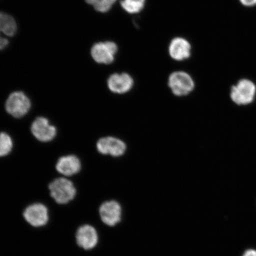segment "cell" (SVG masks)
I'll return each instance as SVG.
<instances>
[{"label":"cell","mask_w":256,"mask_h":256,"mask_svg":"<svg viewBox=\"0 0 256 256\" xmlns=\"http://www.w3.org/2000/svg\"><path fill=\"white\" fill-rule=\"evenodd\" d=\"M50 196L60 204H68L74 199L76 188L72 182L65 178L55 179L49 185Z\"/></svg>","instance_id":"obj_1"},{"label":"cell","mask_w":256,"mask_h":256,"mask_svg":"<svg viewBox=\"0 0 256 256\" xmlns=\"http://www.w3.org/2000/svg\"><path fill=\"white\" fill-rule=\"evenodd\" d=\"M239 1L246 7H252L256 6V0H239Z\"/></svg>","instance_id":"obj_19"},{"label":"cell","mask_w":256,"mask_h":256,"mask_svg":"<svg viewBox=\"0 0 256 256\" xmlns=\"http://www.w3.org/2000/svg\"><path fill=\"white\" fill-rule=\"evenodd\" d=\"M134 80L127 73L114 74L108 80V86L114 94H123L132 88Z\"/></svg>","instance_id":"obj_11"},{"label":"cell","mask_w":256,"mask_h":256,"mask_svg":"<svg viewBox=\"0 0 256 256\" xmlns=\"http://www.w3.org/2000/svg\"><path fill=\"white\" fill-rule=\"evenodd\" d=\"M95 10L104 14L110 10L117 0H85Z\"/></svg>","instance_id":"obj_16"},{"label":"cell","mask_w":256,"mask_h":256,"mask_svg":"<svg viewBox=\"0 0 256 256\" xmlns=\"http://www.w3.org/2000/svg\"><path fill=\"white\" fill-rule=\"evenodd\" d=\"M99 215L105 225L113 227L120 222L122 218V208L116 200L106 201L99 208Z\"/></svg>","instance_id":"obj_6"},{"label":"cell","mask_w":256,"mask_h":256,"mask_svg":"<svg viewBox=\"0 0 256 256\" xmlns=\"http://www.w3.org/2000/svg\"><path fill=\"white\" fill-rule=\"evenodd\" d=\"M14 148L12 137L6 132L0 133V158L9 154Z\"/></svg>","instance_id":"obj_15"},{"label":"cell","mask_w":256,"mask_h":256,"mask_svg":"<svg viewBox=\"0 0 256 256\" xmlns=\"http://www.w3.org/2000/svg\"><path fill=\"white\" fill-rule=\"evenodd\" d=\"M82 163L78 156L68 155L62 156L56 162L58 172L66 177L78 174L81 170Z\"/></svg>","instance_id":"obj_12"},{"label":"cell","mask_w":256,"mask_h":256,"mask_svg":"<svg viewBox=\"0 0 256 256\" xmlns=\"http://www.w3.org/2000/svg\"><path fill=\"white\" fill-rule=\"evenodd\" d=\"M256 96V86L248 79L240 80L230 91L232 100L238 106H246L252 103Z\"/></svg>","instance_id":"obj_2"},{"label":"cell","mask_w":256,"mask_h":256,"mask_svg":"<svg viewBox=\"0 0 256 256\" xmlns=\"http://www.w3.org/2000/svg\"><path fill=\"white\" fill-rule=\"evenodd\" d=\"M31 132L35 138L42 142H50L55 138L57 130L49 120L44 117H38L32 124Z\"/></svg>","instance_id":"obj_9"},{"label":"cell","mask_w":256,"mask_h":256,"mask_svg":"<svg viewBox=\"0 0 256 256\" xmlns=\"http://www.w3.org/2000/svg\"><path fill=\"white\" fill-rule=\"evenodd\" d=\"M98 234L94 226L84 224L76 230V241L80 248L84 250H91L98 244Z\"/></svg>","instance_id":"obj_10"},{"label":"cell","mask_w":256,"mask_h":256,"mask_svg":"<svg viewBox=\"0 0 256 256\" xmlns=\"http://www.w3.org/2000/svg\"><path fill=\"white\" fill-rule=\"evenodd\" d=\"M118 46L114 42L107 41L95 44L92 48L91 55L98 64L108 65L114 62Z\"/></svg>","instance_id":"obj_7"},{"label":"cell","mask_w":256,"mask_h":256,"mask_svg":"<svg viewBox=\"0 0 256 256\" xmlns=\"http://www.w3.org/2000/svg\"><path fill=\"white\" fill-rule=\"evenodd\" d=\"M168 85L175 96H184L190 94L194 88L192 76L184 72H176L169 76Z\"/></svg>","instance_id":"obj_4"},{"label":"cell","mask_w":256,"mask_h":256,"mask_svg":"<svg viewBox=\"0 0 256 256\" xmlns=\"http://www.w3.org/2000/svg\"><path fill=\"white\" fill-rule=\"evenodd\" d=\"M241 256H256V248H250L246 249Z\"/></svg>","instance_id":"obj_18"},{"label":"cell","mask_w":256,"mask_h":256,"mask_svg":"<svg viewBox=\"0 0 256 256\" xmlns=\"http://www.w3.org/2000/svg\"><path fill=\"white\" fill-rule=\"evenodd\" d=\"M146 0H122L120 6L130 14H137L145 7Z\"/></svg>","instance_id":"obj_14"},{"label":"cell","mask_w":256,"mask_h":256,"mask_svg":"<svg viewBox=\"0 0 256 256\" xmlns=\"http://www.w3.org/2000/svg\"><path fill=\"white\" fill-rule=\"evenodd\" d=\"M96 148L99 153L112 156H122L126 152V144L118 138L107 136L101 138L96 144Z\"/></svg>","instance_id":"obj_8"},{"label":"cell","mask_w":256,"mask_h":256,"mask_svg":"<svg viewBox=\"0 0 256 256\" xmlns=\"http://www.w3.org/2000/svg\"><path fill=\"white\" fill-rule=\"evenodd\" d=\"M24 220L32 226L40 228L49 222V211L44 204L35 203L25 208L23 213Z\"/></svg>","instance_id":"obj_5"},{"label":"cell","mask_w":256,"mask_h":256,"mask_svg":"<svg viewBox=\"0 0 256 256\" xmlns=\"http://www.w3.org/2000/svg\"><path fill=\"white\" fill-rule=\"evenodd\" d=\"M5 36L8 37V32L5 26L0 20V50L5 49L8 46L9 41Z\"/></svg>","instance_id":"obj_17"},{"label":"cell","mask_w":256,"mask_h":256,"mask_svg":"<svg viewBox=\"0 0 256 256\" xmlns=\"http://www.w3.org/2000/svg\"><path fill=\"white\" fill-rule=\"evenodd\" d=\"M191 49L190 44L186 40L176 38L170 44L168 52L172 59L182 62L190 56Z\"/></svg>","instance_id":"obj_13"},{"label":"cell","mask_w":256,"mask_h":256,"mask_svg":"<svg viewBox=\"0 0 256 256\" xmlns=\"http://www.w3.org/2000/svg\"><path fill=\"white\" fill-rule=\"evenodd\" d=\"M6 110L16 118H20L26 114L31 108V102L22 92H14L10 94L6 100Z\"/></svg>","instance_id":"obj_3"}]
</instances>
